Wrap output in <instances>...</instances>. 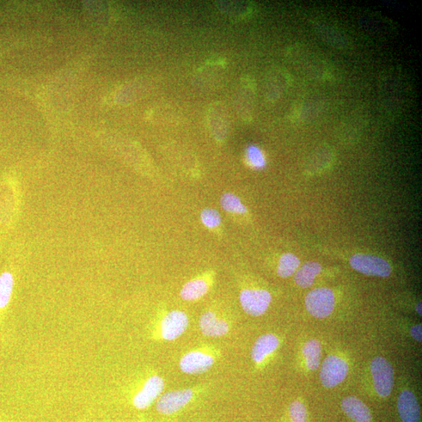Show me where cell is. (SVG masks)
<instances>
[{
    "instance_id": "cell-1",
    "label": "cell",
    "mask_w": 422,
    "mask_h": 422,
    "mask_svg": "<svg viewBox=\"0 0 422 422\" xmlns=\"http://www.w3.org/2000/svg\"><path fill=\"white\" fill-rule=\"evenodd\" d=\"M407 79L399 72H387L381 78L379 94L385 107L400 109L407 105L411 94Z\"/></svg>"
},
{
    "instance_id": "cell-2",
    "label": "cell",
    "mask_w": 422,
    "mask_h": 422,
    "mask_svg": "<svg viewBox=\"0 0 422 422\" xmlns=\"http://www.w3.org/2000/svg\"><path fill=\"white\" fill-rule=\"evenodd\" d=\"M371 371L378 395L384 398L388 397L392 393L394 385L393 366L387 359L376 357L372 360Z\"/></svg>"
},
{
    "instance_id": "cell-3",
    "label": "cell",
    "mask_w": 422,
    "mask_h": 422,
    "mask_svg": "<svg viewBox=\"0 0 422 422\" xmlns=\"http://www.w3.org/2000/svg\"><path fill=\"white\" fill-rule=\"evenodd\" d=\"M335 295L328 288L311 290L305 299L306 308L317 319H326L331 315L335 308Z\"/></svg>"
},
{
    "instance_id": "cell-4",
    "label": "cell",
    "mask_w": 422,
    "mask_h": 422,
    "mask_svg": "<svg viewBox=\"0 0 422 422\" xmlns=\"http://www.w3.org/2000/svg\"><path fill=\"white\" fill-rule=\"evenodd\" d=\"M349 365L344 359L331 355L324 360L320 371V380L323 387L334 388L345 380Z\"/></svg>"
},
{
    "instance_id": "cell-5",
    "label": "cell",
    "mask_w": 422,
    "mask_h": 422,
    "mask_svg": "<svg viewBox=\"0 0 422 422\" xmlns=\"http://www.w3.org/2000/svg\"><path fill=\"white\" fill-rule=\"evenodd\" d=\"M350 264L354 270L370 276L385 278L389 276L392 272L387 261L372 255H354L351 258Z\"/></svg>"
},
{
    "instance_id": "cell-6",
    "label": "cell",
    "mask_w": 422,
    "mask_h": 422,
    "mask_svg": "<svg viewBox=\"0 0 422 422\" xmlns=\"http://www.w3.org/2000/svg\"><path fill=\"white\" fill-rule=\"evenodd\" d=\"M193 396L191 389L170 391L157 399V411L164 415H173L186 407L192 401Z\"/></svg>"
},
{
    "instance_id": "cell-7",
    "label": "cell",
    "mask_w": 422,
    "mask_h": 422,
    "mask_svg": "<svg viewBox=\"0 0 422 422\" xmlns=\"http://www.w3.org/2000/svg\"><path fill=\"white\" fill-rule=\"evenodd\" d=\"M242 308L249 315H264L272 302L270 292L265 290H243L240 296Z\"/></svg>"
},
{
    "instance_id": "cell-8",
    "label": "cell",
    "mask_w": 422,
    "mask_h": 422,
    "mask_svg": "<svg viewBox=\"0 0 422 422\" xmlns=\"http://www.w3.org/2000/svg\"><path fill=\"white\" fill-rule=\"evenodd\" d=\"M188 326V317L185 312L173 310L164 317L161 323V337L173 341L180 337Z\"/></svg>"
},
{
    "instance_id": "cell-9",
    "label": "cell",
    "mask_w": 422,
    "mask_h": 422,
    "mask_svg": "<svg viewBox=\"0 0 422 422\" xmlns=\"http://www.w3.org/2000/svg\"><path fill=\"white\" fill-rule=\"evenodd\" d=\"M164 389V379L158 376H151L145 383L142 389L134 396V407L139 410L150 407L161 396Z\"/></svg>"
},
{
    "instance_id": "cell-10",
    "label": "cell",
    "mask_w": 422,
    "mask_h": 422,
    "mask_svg": "<svg viewBox=\"0 0 422 422\" xmlns=\"http://www.w3.org/2000/svg\"><path fill=\"white\" fill-rule=\"evenodd\" d=\"M215 364L211 354L200 351L188 352L180 360L179 367L188 375H200L209 370Z\"/></svg>"
},
{
    "instance_id": "cell-11",
    "label": "cell",
    "mask_w": 422,
    "mask_h": 422,
    "mask_svg": "<svg viewBox=\"0 0 422 422\" xmlns=\"http://www.w3.org/2000/svg\"><path fill=\"white\" fill-rule=\"evenodd\" d=\"M199 326L201 333L208 337H222L229 331V323L213 311H206L201 315Z\"/></svg>"
},
{
    "instance_id": "cell-12",
    "label": "cell",
    "mask_w": 422,
    "mask_h": 422,
    "mask_svg": "<svg viewBox=\"0 0 422 422\" xmlns=\"http://www.w3.org/2000/svg\"><path fill=\"white\" fill-rule=\"evenodd\" d=\"M397 408L402 422H420L421 409L415 395L408 389L400 394Z\"/></svg>"
},
{
    "instance_id": "cell-13",
    "label": "cell",
    "mask_w": 422,
    "mask_h": 422,
    "mask_svg": "<svg viewBox=\"0 0 422 422\" xmlns=\"http://www.w3.org/2000/svg\"><path fill=\"white\" fill-rule=\"evenodd\" d=\"M290 85L288 73L283 69H274L266 79L265 91L268 100L274 101L283 95Z\"/></svg>"
},
{
    "instance_id": "cell-14",
    "label": "cell",
    "mask_w": 422,
    "mask_h": 422,
    "mask_svg": "<svg viewBox=\"0 0 422 422\" xmlns=\"http://www.w3.org/2000/svg\"><path fill=\"white\" fill-rule=\"evenodd\" d=\"M341 407L348 418L354 422H371L370 409L356 396H347L342 401Z\"/></svg>"
},
{
    "instance_id": "cell-15",
    "label": "cell",
    "mask_w": 422,
    "mask_h": 422,
    "mask_svg": "<svg viewBox=\"0 0 422 422\" xmlns=\"http://www.w3.org/2000/svg\"><path fill=\"white\" fill-rule=\"evenodd\" d=\"M279 340L273 334L263 335L255 342L252 351V358L255 363L260 364L277 350Z\"/></svg>"
},
{
    "instance_id": "cell-16",
    "label": "cell",
    "mask_w": 422,
    "mask_h": 422,
    "mask_svg": "<svg viewBox=\"0 0 422 422\" xmlns=\"http://www.w3.org/2000/svg\"><path fill=\"white\" fill-rule=\"evenodd\" d=\"M321 272L322 266L319 263L309 261L296 272L294 280L299 286L308 288L313 285L315 278Z\"/></svg>"
},
{
    "instance_id": "cell-17",
    "label": "cell",
    "mask_w": 422,
    "mask_h": 422,
    "mask_svg": "<svg viewBox=\"0 0 422 422\" xmlns=\"http://www.w3.org/2000/svg\"><path fill=\"white\" fill-rule=\"evenodd\" d=\"M209 290V285L204 279H194L188 281L181 290L180 296L186 301H197L205 296Z\"/></svg>"
},
{
    "instance_id": "cell-18",
    "label": "cell",
    "mask_w": 422,
    "mask_h": 422,
    "mask_svg": "<svg viewBox=\"0 0 422 422\" xmlns=\"http://www.w3.org/2000/svg\"><path fill=\"white\" fill-rule=\"evenodd\" d=\"M303 354L306 364L310 371L319 368L322 358V346L319 341L310 340L306 342L303 348Z\"/></svg>"
},
{
    "instance_id": "cell-19",
    "label": "cell",
    "mask_w": 422,
    "mask_h": 422,
    "mask_svg": "<svg viewBox=\"0 0 422 422\" xmlns=\"http://www.w3.org/2000/svg\"><path fill=\"white\" fill-rule=\"evenodd\" d=\"M299 265H301V261H299L296 255L285 254L281 256L278 267V274L281 278H288L296 273Z\"/></svg>"
},
{
    "instance_id": "cell-20",
    "label": "cell",
    "mask_w": 422,
    "mask_h": 422,
    "mask_svg": "<svg viewBox=\"0 0 422 422\" xmlns=\"http://www.w3.org/2000/svg\"><path fill=\"white\" fill-rule=\"evenodd\" d=\"M220 203L222 209L228 213L243 215L247 211V207L243 205L240 199L234 193H224Z\"/></svg>"
},
{
    "instance_id": "cell-21",
    "label": "cell",
    "mask_w": 422,
    "mask_h": 422,
    "mask_svg": "<svg viewBox=\"0 0 422 422\" xmlns=\"http://www.w3.org/2000/svg\"><path fill=\"white\" fill-rule=\"evenodd\" d=\"M14 289V277L10 272L0 275V309L7 307Z\"/></svg>"
},
{
    "instance_id": "cell-22",
    "label": "cell",
    "mask_w": 422,
    "mask_h": 422,
    "mask_svg": "<svg viewBox=\"0 0 422 422\" xmlns=\"http://www.w3.org/2000/svg\"><path fill=\"white\" fill-rule=\"evenodd\" d=\"M200 219L205 227L211 229L218 228L222 223V216L220 213L215 209H211V208H206L202 211Z\"/></svg>"
},
{
    "instance_id": "cell-23",
    "label": "cell",
    "mask_w": 422,
    "mask_h": 422,
    "mask_svg": "<svg viewBox=\"0 0 422 422\" xmlns=\"http://www.w3.org/2000/svg\"><path fill=\"white\" fill-rule=\"evenodd\" d=\"M247 160L256 169H261L265 166L266 161L261 150L256 146H252L247 150Z\"/></svg>"
},
{
    "instance_id": "cell-24",
    "label": "cell",
    "mask_w": 422,
    "mask_h": 422,
    "mask_svg": "<svg viewBox=\"0 0 422 422\" xmlns=\"http://www.w3.org/2000/svg\"><path fill=\"white\" fill-rule=\"evenodd\" d=\"M291 422H308L307 408L301 401H293L290 406Z\"/></svg>"
},
{
    "instance_id": "cell-25",
    "label": "cell",
    "mask_w": 422,
    "mask_h": 422,
    "mask_svg": "<svg viewBox=\"0 0 422 422\" xmlns=\"http://www.w3.org/2000/svg\"><path fill=\"white\" fill-rule=\"evenodd\" d=\"M411 335L416 341L421 342L422 326L421 324H419V325H416L412 328Z\"/></svg>"
},
{
    "instance_id": "cell-26",
    "label": "cell",
    "mask_w": 422,
    "mask_h": 422,
    "mask_svg": "<svg viewBox=\"0 0 422 422\" xmlns=\"http://www.w3.org/2000/svg\"><path fill=\"white\" fill-rule=\"evenodd\" d=\"M416 311H417V313L421 316V303L420 302L419 304H417V306H416Z\"/></svg>"
}]
</instances>
